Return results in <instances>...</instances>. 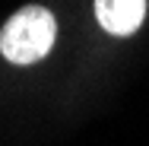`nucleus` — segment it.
I'll return each instance as SVG.
<instances>
[{
    "label": "nucleus",
    "instance_id": "obj_1",
    "mask_svg": "<svg viewBox=\"0 0 149 146\" xmlns=\"http://www.w3.org/2000/svg\"><path fill=\"white\" fill-rule=\"evenodd\" d=\"M54 45V16L41 6H22L0 32V51L10 64H35Z\"/></svg>",
    "mask_w": 149,
    "mask_h": 146
},
{
    "label": "nucleus",
    "instance_id": "obj_2",
    "mask_svg": "<svg viewBox=\"0 0 149 146\" xmlns=\"http://www.w3.org/2000/svg\"><path fill=\"white\" fill-rule=\"evenodd\" d=\"M98 26L111 35H130L143 26L146 0H95Z\"/></svg>",
    "mask_w": 149,
    "mask_h": 146
}]
</instances>
